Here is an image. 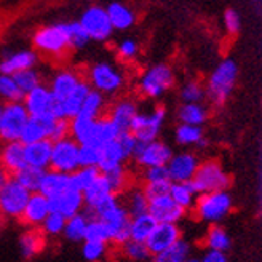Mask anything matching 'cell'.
<instances>
[{
	"label": "cell",
	"mask_w": 262,
	"mask_h": 262,
	"mask_svg": "<svg viewBox=\"0 0 262 262\" xmlns=\"http://www.w3.org/2000/svg\"><path fill=\"white\" fill-rule=\"evenodd\" d=\"M115 53L117 56H119V59L125 61V62H129L133 61L138 53H139V45L138 42L135 40V38H123V40H120L119 43H117L115 47Z\"/></svg>",
	"instance_id": "52"
},
{
	"label": "cell",
	"mask_w": 262,
	"mask_h": 262,
	"mask_svg": "<svg viewBox=\"0 0 262 262\" xmlns=\"http://www.w3.org/2000/svg\"><path fill=\"white\" fill-rule=\"evenodd\" d=\"M34 48L45 56L61 58L71 50L69 37L66 32L64 23H55L50 26H43L35 31L32 37Z\"/></svg>",
	"instance_id": "3"
},
{
	"label": "cell",
	"mask_w": 262,
	"mask_h": 262,
	"mask_svg": "<svg viewBox=\"0 0 262 262\" xmlns=\"http://www.w3.org/2000/svg\"><path fill=\"white\" fill-rule=\"evenodd\" d=\"M90 88L98 91L102 96H112L123 88L125 85V75L123 72L115 68L111 62H95L91 64L86 71V80Z\"/></svg>",
	"instance_id": "2"
},
{
	"label": "cell",
	"mask_w": 262,
	"mask_h": 262,
	"mask_svg": "<svg viewBox=\"0 0 262 262\" xmlns=\"http://www.w3.org/2000/svg\"><path fill=\"white\" fill-rule=\"evenodd\" d=\"M117 141H119L120 147L123 149V152L126 154L128 159H133V155L136 152V147H138V141L136 138L131 135V133H122L119 135V138H117Z\"/></svg>",
	"instance_id": "58"
},
{
	"label": "cell",
	"mask_w": 262,
	"mask_h": 262,
	"mask_svg": "<svg viewBox=\"0 0 262 262\" xmlns=\"http://www.w3.org/2000/svg\"><path fill=\"white\" fill-rule=\"evenodd\" d=\"M166 119V111L163 106H157L150 112H138L133 123H131L129 133L136 138L138 142H152L159 138L162 126Z\"/></svg>",
	"instance_id": "7"
},
{
	"label": "cell",
	"mask_w": 262,
	"mask_h": 262,
	"mask_svg": "<svg viewBox=\"0 0 262 262\" xmlns=\"http://www.w3.org/2000/svg\"><path fill=\"white\" fill-rule=\"evenodd\" d=\"M119 131L112 125V122L107 119V117H101L93 123V128H91V133L88 138V142L85 146H95V147H104L107 144L114 142L117 138H119Z\"/></svg>",
	"instance_id": "27"
},
{
	"label": "cell",
	"mask_w": 262,
	"mask_h": 262,
	"mask_svg": "<svg viewBox=\"0 0 262 262\" xmlns=\"http://www.w3.org/2000/svg\"><path fill=\"white\" fill-rule=\"evenodd\" d=\"M178 117L182 125L202 126V123L206 120V109L202 104H182Z\"/></svg>",
	"instance_id": "38"
},
{
	"label": "cell",
	"mask_w": 262,
	"mask_h": 262,
	"mask_svg": "<svg viewBox=\"0 0 262 262\" xmlns=\"http://www.w3.org/2000/svg\"><path fill=\"white\" fill-rule=\"evenodd\" d=\"M47 246V237L40 229H31L24 232L19 238V251L24 259H32L40 254Z\"/></svg>",
	"instance_id": "30"
},
{
	"label": "cell",
	"mask_w": 262,
	"mask_h": 262,
	"mask_svg": "<svg viewBox=\"0 0 262 262\" xmlns=\"http://www.w3.org/2000/svg\"><path fill=\"white\" fill-rule=\"evenodd\" d=\"M122 253L126 259L129 260H146L150 254H149V250L146 243H139V242H135V240H128L125 245H122Z\"/></svg>",
	"instance_id": "49"
},
{
	"label": "cell",
	"mask_w": 262,
	"mask_h": 262,
	"mask_svg": "<svg viewBox=\"0 0 262 262\" xmlns=\"http://www.w3.org/2000/svg\"><path fill=\"white\" fill-rule=\"evenodd\" d=\"M123 206L128 211V214L131 217H135L139 214H146L149 211V200H147V196L144 195L142 189L133 187L125 192Z\"/></svg>",
	"instance_id": "35"
},
{
	"label": "cell",
	"mask_w": 262,
	"mask_h": 262,
	"mask_svg": "<svg viewBox=\"0 0 262 262\" xmlns=\"http://www.w3.org/2000/svg\"><path fill=\"white\" fill-rule=\"evenodd\" d=\"M16 85L19 86V90L23 91V95H28L29 91H32L34 88L42 85V74L37 69H28L23 71L16 75H13Z\"/></svg>",
	"instance_id": "45"
},
{
	"label": "cell",
	"mask_w": 262,
	"mask_h": 262,
	"mask_svg": "<svg viewBox=\"0 0 262 262\" xmlns=\"http://www.w3.org/2000/svg\"><path fill=\"white\" fill-rule=\"evenodd\" d=\"M50 122H43V120H37V119H31L26 122L21 136H19V142L23 146H29V144H35L40 142L43 139H48V133H50Z\"/></svg>",
	"instance_id": "31"
},
{
	"label": "cell",
	"mask_w": 262,
	"mask_h": 262,
	"mask_svg": "<svg viewBox=\"0 0 262 262\" xmlns=\"http://www.w3.org/2000/svg\"><path fill=\"white\" fill-rule=\"evenodd\" d=\"M71 176V189L83 193L101 176L98 168H78Z\"/></svg>",
	"instance_id": "39"
},
{
	"label": "cell",
	"mask_w": 262,
	"mask_h": 262,
	"mask_svg": "<svg viewBox=\"0 0 262 262\" xmlns=\"http://www.w3.org/2000/svg\"><path fill=\"white\" fill-rule=\"evenodd\" d=\"M2 114H4V104L0 102V120H2Z\"/></svg>",
	"instance_id": "63"
},
{
	"label": "cell",
	"mask_w": 262,
	"mask_h": 262,
	"mask_svg": "<svg viewBox=\"0 0 262 262\" xmlns=\"http://www.w3.org/2000/svg\"><path fill=\"white\" fill-rule=\"evenodd\" d=\"M7 179H8V176H7V173L4 171V169H0V187H2L5 182H7Z\"/></svg>",
	"instance_id": "61"
},
{
	"label": "cell",
	"mask_w": 262,
	"mask_h": 262,
	"mask_svg": "<svg viewBox=\"0 0 262 262\" xmlns=\"http://www.w3.org/2000/svg\"><path fill=\"white\" fill-rule=\"evenodd\" d=\"M31 199V192L26 190L15 178H8L0 187V216L13 219L21 217L26 205Z\"/></svg>",
	"instance_id": "8"
},
{
	"label": "cell",
	"mask_w": 262,
	"mask_h": 262,
	"mask_svg": "<svg viewBox=\"0 0 262 262\" xmlns=\"http://www.w3.org/2000/svg\"><path fill=\"white\" fill-rule=\"evenodd\" d=\"M190 246L187 242L179 240L171 248H168L163 253L154 256V262H186L190 256Z\"/></svg>",
	"instance_id": "40"
},
{
	"label": "cell",
	"mask_w": 262,
	"mask_h": 262,
	"mask_svg": "<svg viewBox=\"0 0 262 262\" xmlns=\"http://www.w3.org/2000/svg\"><path fill=\"white\" fill-rule=\"evenodd\" d=\"M86 214L91 219L101 221L109 230V242L114 245H125L129 240V219L131 216L117 195L104 199L96 206L90 208Z\"/></svg>",
	"instance_id": "1"
},
{
	"label": "cell",
	"mask_w": 262,
	"mask_h": 262,
	"mask_svg": "<svg viewBox=\"0 0 262 262\" xmlns=\"http://www.w3.org/2000/svg\"><path fill=\"white\" fill-rule=\"evenodd\" d=\"M199 160L190 152H181L171 157L168 162L166 169L171 182H190L195 176L196 168H199Z\"/></svg>",
	"instance_id": "16"
},
{
	"label": "cell",
	"mask_w": 262,
	"mask_h": 262,
	"mask_svg": "<svg viewBox=\"0 0 262 262\" xmlns=\"http://www.w3.org/2000/svg\"><path fill=\"white\" fill-rule=\"evenodd\" d=\"M169 186L171 182H159V184H144L142 192L144 195L147 196V200H155V199H160V196H165L169 193Z\"/></svg>",
	"instance_id": "57"
},
{
	"label": "cell",
	"mask_w": 262,
	"mask_h": 262,
	"mask_svg": "<svg viewBox=\"0 0 262 262\" xmlns=\"http://www.w3.org/2000/svg\"><path fill=\"white\" fill-rule=\"evenodd\" d=\"M114 195L109 184H107V181L106 178H104L102 174L91 184L85 192H83V202H85V206L90 209V208H93L96 206L98 203H101L104 199H107V196Z\"/></svg>",
	"instance_id": "36"
},
{
	"label": "cell",
	"mask_w": 262,
	"mask_h": 262,
	"mask_svg": "<svg viewBox=\"0 0 262 262\" xmlns=\"http://www.w3.org/2000/svg\"><path fill=\"white\" fill-rule=\"evenodd\" d=\"M181 240V230L178 224H157L150 237L146 240V246L150 256L163 253L168 248Z\"/></svg>",
	"instance_id": "15"
},
{
	"label": "cell",
	"mask_w": 262,
	"mask_h": 262,
	"mask_svg": "<svg viewBox=\"0 0 262 262\" xmlns=\"http://www.w3.org/2000/svg\"><path fill=\"white\" fill-rule=\"evenodd\" d=\"M83 82L82 75L74 69H61L50 80V91L55 101H62L75 93V90Z\"/></svg>",
	"instance_id": "17"
},
{
	"label": "cell",
	"mask_w": 262,
	"mask_h": 262,
	"mask_svg": "<svg viewBox=\"0 0 262 262\" xmlns=\"http://www.w3.org/2000/svg\"><path fill=\"white\" fill-rule=\"evenodd\" d=\"M173 152L165 142L162 141H152V142H138L136 152L133 159L138 166L147 169V168H155V166H166L168 162L171 160Z\"/></svg>",
	"instance_id": "14"
},
{
	"label": "cell",
	"mask_w": 262,
	"mask_h": 262,
	"mask_svg": "<svg viewBox=\"0 0 262 262\" xmlns=\"http://www.w3.org/2000/svg\"><path fill=\"white\" fill-rule=\"evenodd\" d=\"M237 74H238L237 64L232 59H226L217 66L211 77H209L206 95L216 106H222L229 98L230 91L235 85V80H237Z\"/></svg>",
	"instance_id": "4"
},
{
	"label": "cell",
	"mask_w": 262,
	"mask_h": 262,
	"mask_svg": "<svg viewBox=\"0 0 262 262\" xmlns=\"http://www.w3.org/2000/svg\"><path fill=\"white\" fill-rule=\"evenodd\" d=\"M190 184L195 189L196 195L222 192L229 186V176L217 162L208 160L199 165Z\"/></svg>",
	"instance_id": "5"
},
{
	"label": "cell",
	"mask_w": 262,
	"mask_h": 262,
	"mask_svg": "<svg viewBox=\"0 0 262 262\" xmlns=\"http://www.w3.org/2000/svg\"><path fill=\"white\" fill-rule=\"evenodd\" d=\"M106 178L107 184L112 190L114 195H119L122 192H126L128 190V186H129V176H128V171L123 168V166H119L112 169V171L102 174Z\"/></svg>",
	"instance_id": "43"
},
{
	"label": "cell",
	"mask_w": 262,
	"mask_h": 262,
	"mask_svg": "<svg viewBox=\"0 0 262 262\" xmlns=\"http://www.w3.org/2000/svg\"><path fill=\"white\" fill-rule=\"evenodd\" d=\"M230 208H232V199L226 190L203 193L196 196L195 200L196 214H199L202 221L206 222H219L229 214Z\"/></svg>",
	"instance_id": "10"
},
{
	"label": "cell",
	"mask_w": 262,
	"mask_h": 262,
	"mask_svg": "<svg viewBox=\"0 0 262 262\" xmlns=\"http://www.w3.org/2000/svg\"><path fill=\"white\" fill-rule=\"evenodd\" d=\"M168 195H169V199H171L179 208L184 209V211L190 206H193L196 200V192L192 187L190 182H171Z\"/></svg>",
	"instance_id": "33"
},
{
	"label": "cell",
	"mask_w": 262,
	"mask_h": 262,
	"mask_svg": "<svg viewBox=\"0 0 262 262\" xmlns=\"http://www.w3.org/2000/svg\"><path fill=\"white\" fill-rule=\"evenodd\" d=\"M78 149H80V146L72 138L53 142L50 159L51 171H58L62 174L75 173L80 168V165H78Z\"/></svg>",
	"instance_id": "12"
},
{
	"label": "cell",
	"mask_w": 262,
	"mask_h": 262,
	"mask_svg": "<svg viewBox=\"0 0 262 262\" xmlns=\"http://www.w3.org/2000/svg\"><path fill=\"white\" fill-rule=\"evenodd\" d=\"M104 111H106V99H104V96L101 93H98V91L91 90L88 96L85 98L78 115H82L90 120H98L102 117Z\"/></svg>",
	"instance_id": "37"
},
{
	"label": "cell",
	"mask_w": 262,
	"mask_h": 262,
	"mask_svg": "<svg viewBox=\"0 0 262 262\" xmlns=\"http://www.w3.org/2000/svg\"><path fill=\"white\" fill-rule=\"evenodd\" d=\"M174 83V74L166 64H155L139 78V91L149 99H159Z\"/></svg>",
	"instance_id": "6"
},
{
	"label": "cell",
	"mask_w": 262,
	"mask_h": 262,
	"mask_svg": "<svg viewBox=\"0 0 262 262\" xmlns=\"http://www.w3.org/2000/svg\"><path fill=\"white\" fill-rule=\"evenodd\" d=\"M51 147L53 142L43 139L40 142L29 144L24 146V157H26V165L34 169H40V171H47L50 168V159H51Z\"/></svg>",
	"instance_id": "25"
},
{
	"label": "cell",
	"mask_w": 262,
	"mask_h": 262,
	"mask_svg": "<svg viewBox=\"0 0 262 262\" xmlns=\"http://www.w3.org/2000/svg\"><path fill=\"white\" fill-rule=\"evenodd\" d=\"M136 114H138L136 102L123 98V99H119L117 102L112 104L107 119L112 122V125L117 128V131L122 135V133H129L131 123H133Z\"/></svg>",
	"instance_id": "22"
},
{
	"label": "cell",
	"mask_w": 262,
	"mask_h": 262,
	"mask_svg": "<svg viewBox=\"0 0 262 262\" xmlns=\"http://www.w3.org/2000/svg\"><path fill=\"white\" fill-rule=\"evenodd\" d=\"M71 129H69V122L68 120H53L50 123V133H48V141L56 142L61 139L69 138Z\"/></svg>",
	"instance_id": "55"
},
{
	"label": "cell",
	"mask_w": 262,
	"mask_h": 262,
	"mask_svg": "<svg viewBox=\"0 0 262 262\" xmlns=\"http://www.w3.org/2000/svg\"><path fill=\"white\" fill-rule=\"evenodd\" d=\"M23 106L28 111L31 119L37 120H56L55 119V98L51 95V91L48 85H40L29 91L28 95H24L23 98Z\"/></svg>",
	"instance_id": "11"
},
{
	"label": "cell",
	"mask_w": 262,
	"mask_h": 262,
	"mask_svg": "<svg viewBox=\"0 0 262 262\" xmlns=\"http://www.w3.org/2000/svg\"><path fill=\"white\" fill-rule=\"evenodd\" d=\"M106 11L114 31H126L136 23V13L133 11V8H129L122 2H112L111 5H107Z\"/></svg>",
	"instance_id": "29"
},
{
	"label": "cell",
	"mask_w": 262,
	"mask_h": 262,
	"mask_svg": "<svg viewBox=\"0 0 262 262\" xmlns=\"http://www.w3.org/2000/svg\"><path fill=\"white\" fill-rule=\"evenodd\" d=\"M147 213L155 219L157 224H178L186 211L169 199V195H165L149 202Z\"/></svg>",
	"instance_id": "18"
},
{
	"label": "cell",
	"mask_w": 262,
	"mask_h": 262,
	"mask_svg": "<svg viewBox=\"0 0 262 262\" xmlns=\"http://www.w3.org/2000/svg\"><path fill=\"white\" fill-rule=\"evenodd\" d=\"M29 120V114L24 109L23 102L4 104V114L0 120V139L4 142L19 141L21 131Z\"/></svg>",
	"instance_id": "13"
},
{
	"label": "cell",
	"mask_w": 262,
	"mask_h": 262,
	"mask_svg": "<svg viewBox=\"0 0 262 262\" xmlns=\"http://www.w3.org/2000/svg\"><path fill=\"white\" fill-rule=\"evenodd\" d=\"M159 182H171L166 166L147 168L144 171V184H159Z\"/></svg>",
	"instance_id": "56"
},
{
	"label": "cell",
	"mask_w": 262,
	"mask_h": 262,
	"mask_svg": "<svg viewBox=\"0 0 262 262\" xmlns=\"http://www.w3.org/2000/svg\"><path fill=\"white\" fill-rule=\"evenodd\" d=\"M91 91L90 85L83 80L75 90V93L71 95L69 98H66L62 101H55V119L58 120H68L71 122L72 119L78 115L82 109V104L85 101V98L88 96V93Z\"/></svg>",
	"instance_id": "20"
},
{
	"label": "cell",
	"mask_w": 262,
	"mask_h": 262,
	"mask_svg": "<svg viewBox=\"0 0 262 262\" xmlns=\"http://www.w3.org/2000/svg\"><path fill=\"white\" fill-rule=\"evenodd\" d=\"M200 262H227V257L224 253H219V251H208Z\"/></svg>",
	"instance_id": "60"
},
{
	"label": "cell",
	"mask_w": 262,
	"mask_h": 262,
	"mask_svg": "<svg viewBox=\"0 0 262 262\" xmlns=\"http://www.w3.org/2000/svg\"><path fill=\"white\" fill-rule=\"evenodd\" d=\"M37 61H38V56L32 50L13 51V53H10L8 56H5L2 61H0V74L13 77L23 71L34 69Z\"/></svg>",
	"instance_id": "23"
},
{
	"label": "cell",
	"mask_w": 262,
	"mask_h": 262,
	"mask_svg": "<svg viewBox=\"0 0 262 262\" xmlns=\"http://www.w3.org/2000/svg\"><path fill=\"white\" fill-rule=\"evenodd\" d=\"M206 245L209 248V251H219V253H224L229 250L230 246V238L227 232L219 227V226H213L211 229L208 230L206 235Z\"/></svg>",
	"instance_id": "42"
},
{
	"label": "cell",
	"mask_w": 262,
	"mask_h": 262,
	"mask_svg": "<svg viewBox=\"0 0 262 262\" xmlns=\"http://www.w3.org/2000/svg\"><path fill=\"white\" fill-rule=\"evenodd\" d=\"M45 171L40 169H34V168H24L23 171H19L15 179L18 181V184H21L26 190H29L31 193L38 192V186H40V181Z\"/></svg>",
	"instance_id": "46"
},
{
	"label": "cell",
	"mask_w": 262,
	"mask_h": 262,
	"mask_svg": "<svg viewBox=\"0 0 262 262\" xmlns=\"http://www.w3.org/2000/svg\"><path fill=\"white\" fill-rule=\"evenodd\" d=\"M24 98L23 91L16 85L15 78L11 75L0 74V102L11 104V102H21Z\"/></svg>",
	"instance_id": "41"
},
{
	"label": "cell",
	"mask_w": 262,
	"mask_h": 262,
	"mask_svg": "<svg viewBox=\"0 0 262 262\" xmlns=\"http://www.w3.org/2000/svg\"><path fill=\"white\" fill-rule=\"evenodd\" d=\"M186 262H200V259L199 257H189Z\"/></svg>",
	"instance_id": "62"
},
{
	"label": "cell",
	"mask_w": 262,
	"mask_h": 262,
	"mask_svg": "<svg viewBox=\"0 0 262 262\" xmlns=\"http://www.w3.org/2000/svg\"><path fill=\"white\" fill-rule=\"evenodd\" d=\"M50 206H51V211L53 213H58V214L64 216L66 219H69L78 213H82V209L85 206L83 193L77 192L74 189H69L64 193H61L59 196H56V199H51Z\"/></svg>",
	"instance_id": "24"
},
{
	"label": "cell",
	"mask_w": 262,
	"mask_h": 262,
	"mask_svg": "<svg viewBox=\"0 0 262 262\" xmlns=\"http://www.w3.org/2000/svg\"><path fill=\"white\" fill-rule=\"evenodd\" d=\"M90 40L95 42H107L114 34V28L109 21L107 11L101 5H91L83 10L78 19Z\"/></svg>",
	"instance_id": "9"
},
{
	"label": "cell",
	"mask_w": 262,
	"mask_h": 262,
	"mask_svg": "<svg viewBox=\"0 0 262 262\" xmlns=\"http://www.w3.org/2000/svg\"><path fill=\"white\" fill-rule=\"evenodd\" d=\"M71 189V176L69 174H62L58 171H51L47 169L42 176L40 186H38V193L43 195L45 199L51 200L56 199L61 193Z\"/></svg>",
	"instance_id": "26"
},
{
	"label": "cell",
	"mask_w": 262,
	"mask_h": 262,
	"mask_svg": "<svg viewBox=\"0 0 262 262\" xmlns=\"http://www.w3.org/2000/svg\"><path fill=\"white\" fill-rule=\"evenodd\" d=\"M203 98H205V90L196 82H189L181 90V99L184 101V104H200Z\"/></svg>",
	"instance_id": "54"
},
{
	"label": "cell",
	"mask_w": 262,
	"mask_h": 262,
	"mask_svg": "<svg viewBox=\"0 0 262 262\" xmlns=\"http://www.w3.org/2000/svg\"><path fill=\"white\" fill-rule=\"evenodd\" d=\"M66 221H68V219H66L64 216L51 211L48 214V217L45 219V222L42 224L40 230H42V233L45 235V237H58V235H62V232H64Z\"/></svg>",
	"instance_id": "48"
},
{
	"label": "cell",
	"mask_w": 262,
	"mask_h": 262,
	"mask_svg": "<svg viewBox=\"0 0 262 262\" xmlns=\"http://www.w3.org/2000/svg\"><path fill=\"white\" fill-rule=\"evenodd\" d=\"M66 32H68L69 37V43H71V50H82L90 43V37L86 35V32L83 31V28L78 21H68L64 23Z\"/></svg>",
	"instance_id": "44"
},
{
	"label": "cell",
	"mask_w": 262,
	"mask_h": 262,
	"mask_svg": "<svg viewBox=\"0 0 262 262\" xmlns=\"http://www.w3.org/2000/svg\"><path fill=\"white\" fill-rule=\"evenodd\" d=\"M107 253V243L101 242H88L85 240L82 245V254L88 262H99Z\"/></svg>",
	"instance_id": "51"
},
{
	"label": "cell",
	"mask_w": 262,
	"mask_h": 262,
	"mask_svg": "<svg viewBox=\"0 0 262 262\" xmlns=\"http://www.w3.org/2000/svg\"><path fill=\"white\" fill-rule=\"evenodd\" d=\"M50 213H51L50 200L45 199V196L38 192H35V193H31V199L24 208L21 219L26 226H31L32 229H38V227H42V224Z\"/></svg>",
	"instance_id": "21"
},
{
	"label": "cell",
	"mask_w": 262,
	"mask_h": 262,
	"mask_svg": "<svg viewBox=\"0 0 262 262\" xmlns=\"http://www.w3.org/2000/svg\"><path fill=\"white\" fill-rule=\"evenodd\" d=\"M88 222H90V216L86 213H78L66 221V227H64L62 235L69 242H74V243L83 242L85 235H86Z\"/></svg>",
	"instance_id": "34"
},
{
	"label": "cell",
	"mask_w": 262,
	"mask_h": 262,
	"mask_svg": "<svg viewBox=\"0 0 262 262\" xmlns=\"http://www.w3.org/2000/svg\"><path fill=\"white\" fill-rule=\"evenodd\" d=\"M85 240H88V242L109 243V230H107V227L104 226L101 221H98V219H91V217H90L88 227H86ZM85 240H83V242H85Z\"/></svg>",
	"instance_id": "50"
},
{
	"label": "cell",
	"mask_w": 262,
	"mask_h": 262,
	"mask_svg": "<svg viewBox=\"0 0 262 262\" xmlns=\"http://www.w3.org/2000/svg\"><path fill=\"white\" fill-rule=\"evenodd\" d=\"M224 26L230 34H237L240 31V26H242L240 15L233 8H229L224 11Z\"/></svg>",
	"instance_id": "59"
},
{
	"label": "cell",
	"mask_w": 262,
	"mask_h": 262,
	"mask_svg": "<svg viewBox=\"0 0 262 262\" xmlns=\"http://www.w3.org/2000/svg\"><path fill=\"white\" fill-rule=\"evenodd\" d=\"M155 226H157V222L149 213L131 217L129 219V240L146 243V240L154 232Z\"/></svg>",
	"instance_id": "32"
},
{
	"label": "cell",
	"mask_w": 262,
	"mask_h": 262,
	"mask_svg": "<svg viewBox=\"0 0 262 262\" xmlns=\"http://www.w3.org/2000/svg\"><path fill=\"white\" fill-rule=\"evenodd\" d=\"M24 168H28L24 157V146L19 141L5 142L4 147L0 149V169H4L7 176L15 178Z\"/></svg>",
	"instance_id": "19"
},
{
	"label": "cell",
	"mask_w": 262,
	"mask_h": 262,
	"mask_svg": "<svg viewBox=\"0 0 262 262\" xmlns=\"http://www.w3.org/2000/svg\"><path fill=\"white\" fill-rule=\"evenodd\" d=\"M128 160L126 154L123 152V149L120 147L119 141H114L107 146L101 147V155H99V163H98V169L101 174H106L112 169L123 166V163Z\"/></svg>",
	"instance_id": "28"
},
{
	"label": "cell",
	"mask_w": 262,
	"mask_h": 262,
	"mask_svg": "<svg viewBox=\"0 0 262 262\" xmlns=\"http://www.w3.org/2000/svg\"><path fill=\"white\" fill-rule=\"evenodd\" d=\"M101 149L95 146H80L78 149V165L80 168H98Z\"/></svg>",
	"instance_id": "53"
},
{
	"label": "cell",
	"mask_w": 262,
	"mask_h": 262,
	"mask_svg": "<svg viewBox=\"0 0 262 262\" xmlns=\"http://www.w3.org/2000/svg\"><path fill=\"white\" fill-rule=\"evenodd\" d=\"M203 139L202 126H192V125H179L176 129V141L181 146H196Z\"/></svg>",
	"instance_id": "47"
}]
</instances>
